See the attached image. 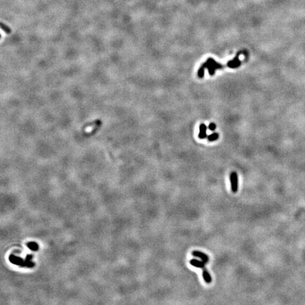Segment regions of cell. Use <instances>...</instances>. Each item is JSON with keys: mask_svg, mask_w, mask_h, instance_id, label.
Wrapping results in <instances>:
<instances>
[{"mask_svg": "<svg viewBox=\"0 0 305 305\" xmlns=\"http://www.w3.org/2000/svg\"><path fill=\"white\" fill-rule=\"evenodd\" d=\"M199 138L201 139H204L205 138H206V129L207 127L204 124H201L200 127H199Z\"/></svg>", "mask_w": 305, "mask_h": 305, "instance_id": "obj_7", "label": "cell"}, {"mask_svg": "<svg viewBox=\"0 0 305 305\" xmlns=\"http://www.w3.org/2000/svg\"><path fill=\"white\" fill-rule=\"evenodd\" d=\"M206 68V66L204 65V64L201 66L199 71H198V76H199V78H201V79L204 76V71H205Z\"/></svg>", "mask_w": 305, "mask_h": 305, "instance_id": "obj_9", "label": "cell"}, {"mask_svg": "<svg viewBox=\"0 0 305 305\" xmlns=\"http://www.w3.org/2000/svg\"><path fill=\"white\" fill-rule=\"evenodd\" d=\"M215 128H216V125H215L214 123H210V124H209L208 129H210V131H214L215 129Z\"/></svg>", "mask_w": 305, "mask_h": 305, "instance_id": "obj_11", "label": "cell"}, {"mask_svg": "<svg viewBox=\"0 0 305 305\" xmlns=\"http://www.w3.org/2000/svg\"><path fill=\"white\" fill-rule=\"evenodd\" d=\"M190 264L194 267L203 269L205 268L206 264L204 262H203L202 261L201 262V261L197 260V259H191V260H190Z\"/></svg>", "mask_w": 305, "mask_h": 305, "instance_id": "obj_6", "label": "cell"}, {"mask_svg": "<svg viewBox=\"0 0 305 305\" xmlns=\"http://www.w3.org/2000/svg\"><path fill=\"white\" fill-rule=\"evenodd\" d=\"M191 254H192V256H196V257H198V258H199V259H201L202 262L205 263V264H207V263H208L209 262L208 256L206 254H204V253L201 252V251H192Z\"/></svg>", "mask_w": 305, "mask_h": 305, "instance_id": "obj_3", "label": "cell"}, {"mask_svg": "<svg viewBox=\"0 0 305 305\" xmlns=\"http://www.w3.org/2000/svg\"><path fill=\"white\" fill-rule=\"evenodd\" d=\"M1 29H2V30H4V31L6 33H7V34H10L11 33V30L10 29V28L8 27L7 26L4 25V23H1Z\"/></svg>", "mask_w": 305, "mask_h": 305, "instance_id": "obj_10", "label": "cell"}, {"mask_svg": "<svg viewBox=\"0 0 305 305\" xmlns=\"http://www.w3.org/2000/svg\"><path fill=\"white\" fill-rule=\"evenodd\" d=\"M239 54L237 55V56L235 57V58L233 60L228 61V63L227 64V66L228 67L231 68V69H235V68L238 67V66L241 65V61L239 59Z\"/></svg>", "mask_w": 305, "mask_h": 305, "instance_id": "obj_4", "label": "cell"}, {"mask_svg": "<svg viewBox=\"0 0 305 305\" xmlns=\"http://www.w3.org/2000/svg\"><path fill=\"white\" fill-rule=\"evenodd\" d=\"M218 137L219 135L218 133H213V134H211L210 135L208 136V140L209 141H214L217 140V139H218Z\"/></svg>", "mask_w": 305, "mask_h": 305, "instance_id": "obj_8", "label": "cell"}, {"mask_svg": "<svg viewBox=\"0 0 305 305\" xmlns=\"http://www.w3.org/2000/svg\"><path fill=\"white\" fill-rule=\"evenodd\" d=\"M202 275L203 278H204L205 282L208 284H210L212 282V278L210 274L209 273V272L208 271L207 269L206 268L202 269Z\"/></svg>", "mask_w": 305, "mask_h": 305, "instance_id": "obj_5", "label": "cell"}, {"mask_svg": "<svg viewBox=\"0 0 305 305\" xmlns=\"http://www.w3.org/2000/svg\"><path fill=\"white\" fill-rule=\"evenodd\" d=\"M230 184H231V189L233 192L236 193L238 190V177L237 174L235 172L230 173Z\"/></svg>", "mask_w": 305, "mask_h": 305, "instance_id": "obj_2", "label": "cell"}, {"mask_svg": "<svg viewBox=\"0 0 305 305\" xmlns=\"http://www.w3.org/2000/svg\"><path fill=\"white\" fill-rule=\"evenodd\" d=\"M204 65H205L206 67L208 69L209 74H210V75H211V76L213 75L215 71H216V69H222V68L223 67V65L218 64V62H216L215 60L211 59V58L208 59L206 62L204 64Z\"/></svg>", "mask_w": 305, "mask_h": 305, "instance_id": "obj_1", "label": "cell"}]
</instances>
